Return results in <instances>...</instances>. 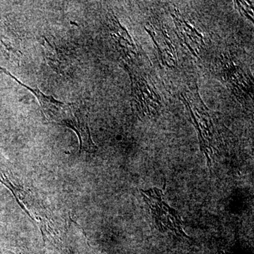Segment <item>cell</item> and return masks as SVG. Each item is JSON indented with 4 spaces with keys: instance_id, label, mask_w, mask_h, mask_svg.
<instances>
[{
    "instance_id": "obj_1",
    "label": "cell",
    "mask_w": 254,
    "mask_h": 254,
    "mask_svg": "<svg viewBox=\"0 0 254 254\" xmlns=\"http://www.w3.org/2000/svg\"><path fill=\"white\" fill-rule=\"evenodd\" d=\"M72 129L77 135L80 143V152L93 153L97 149L92 140L88 123V116L76 104H68L67 110L59 124Z\"/></svg>"
},
{
    "instance_id": "obj_2",
    "label": "cell",
    "mask_w": 254,
    "mask_h": 254,
    "mask_svg": "<svg viewBox=\"0 0 254 254\" xmlns=\"http://www.w3.org/2000/svg\"><path fill=\"white\" fill-rule=\"evenodd\" d=\"M36 95L41 103L42 109L47 118L60 124L68 108V104L61 103L51 96H47L38 89L28 88Z\"/></svg>"
},
{
    "instance_id": "obj_3",
    "label": "cell",
    "mask_w": 254,
    "mask_h": 254,
    "mask_svg": "<svg viewBox=\"0 0 254 254\" xmlns=\"http://www.w3.org/2000/svg\"><path fill=\"white\" fill-rule=\"evenodd\" d=\"M145 31L148 32V34L150 35V37H151L152 40H153V41L154 42L155 46L157 47V49L158 50V53H159V57H160V59L161 60L162 63H163V64L165 65V63H164V60H163V52H162V50H160V46H158V43H157L156 41H155L154 36H153V34H152V32L150 31V30H148V28H144Z\"/></svg>"
},
{
    "instance_id": "obj_4",
    "label": "cell",
    "mask_w": 254,
    "mask_h": 254,
    "mask_svg": "<svg viewBox=\"0 0 254 254\" xmlns=\"http://www.w3.org/2000/svg\"><path fill=\"white\" fill-rule=\"evenodd\" d=\"M235 2H237V4H238V8H241L242 9V11H244V13H245V16H247V18H249V19H250L251 21H252V22H254V18L252 17V16H251L250 14L247 13V11H246V9L245 8H244V6H242V4H240V1H236Z\"/></svg>"
},
{
    "instance_id": "obj_5",
    "label": "cell",
    "mask_w": 254,
    "mask_h": 254,
    "mask_svg": "<svg viewBox=\"0 0 254 254\" xmlns=\"http://www.w3.org/2000/svg\"><path fill=\"white\" fill-rule=\"evenodd\" d=\"M196 94L198 95V98H199L200 103H201L202 105H203V107H204L205 109H206V110H208V108H207L206 105L204 104V103H203V100H201V98H200L199 93H198V87L196 86Z\"/></svg>"
},
{
    "instance_id": "obj_6",
    "label": "cell",
    "mask_w": 254,
    "mask_h": 254,
    "mask_svg": "<svg viewBox=\"0 0 254 254\" xmlns=\"http://www.w3.org/2000/svg\"><path fill=\"white\" fill-rule=\"evenodd\" d=\"M240 2L242 3L245 6H247V8H250V9H254V7H252V6H249L248 4L246 3V1H240Z\"/></svg>"
},
{
    "instance_id": "obj_7",
    "label": "cell",
    "mask_w": 254,
    "mask_h": 254,
    "mask_svg": "<svg viewBox=\"0 0 254 254\" xmlns=\"http://www.w3.org/2000/svg\"><path fill=\"white\" fill-rule=\"evenodd\" d=\"M247 2L249 3L251 5V6H252V7H254L253 2H252L251 1H247Z\"/></svg>"
}]
</instances>
